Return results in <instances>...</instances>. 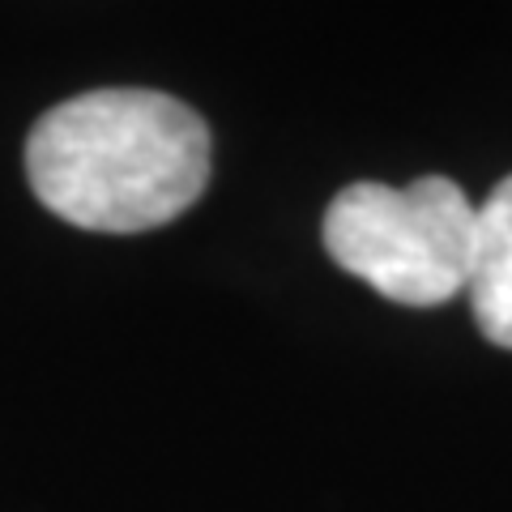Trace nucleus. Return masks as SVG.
<instances>
[{"mask_svg":"<svg viewBox=\"0 0 512 512\" xmlns=\"http://www.w3.org/2000/svg\"><path fill=\"white\" fill-rule=\"evenodd\" d=\"M26 175L47 210L82 231H154L210 184V128L163 90H90L39 116Z\"/></svg>","mask_w":512,"mask_h":512,"instance_id":"obj_1","label":"nucleus"},{"mask_svg":"<svg viewBox=\"0 0 512 512\" xmlns=\"http://www.w3.org/2000/svg\"><path fill=\"white\" fill-rule=\"evenodd\" d=\"M478 210L444 175L410 188L350 184L325 210V248L346 274L406 308H436L470 286Z\"/></svg>","mask_w":512,"mask_h":512,"instance_id":"obj_2","label":"nucleus"},{"mask_svg":"<svg viewBox=\"0 0 512 512\" xmlns=\"http://www.w3.org/2000/svg\"><path fill=\"white\" fill-rule=\"evenodd\" d=\"M466 295L487 342L512 350V175L478 205V244Z\"/></svg>","mask_w":512,"mask_h":512,"instance_id":"obj_3","label":"nucleus"}]
</instances>
